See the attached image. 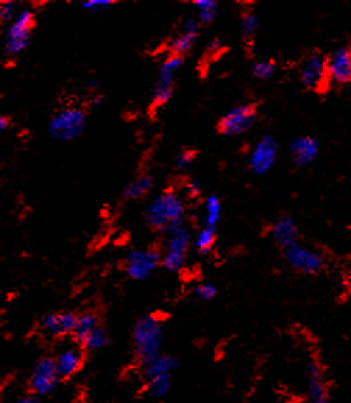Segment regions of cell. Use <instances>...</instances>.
<instances>
[{
    "instance_id": "obj_1",
    "label": "cell",
    "mask_w": 351,
    "mask_h": 403,
    "mask_svg": "<svg viewBox=\"0 0 351 403\" xmlns=\"http://www.w3.org/2000/svg\"><path fill=\"white\" fill-rule=\"evenodd\" d=\"M186 204L174 190H165L156 196L145 211V221L150 229L167 232L170 228L184 223Z\"/></svg>"
},
{
    "instance_id": "obj_2",
    "label": "cell",
    "mask_w": 351,
    "mask_h": 403,
    "mask_svg": "<svg viewBox=\"0 0 351 403\" xmlns=\"http://www.w3.org/2000/svg\"><path fill=\"white\" fill-rule=\"evenodd\" d=\"M165 341V325L156 315L141 317L133 329L134 354L140 366L147 364L162 352Z\"/></svg>"
},
{
    "instance_id": "obj_3",
    "label": "cell",
    "mask_w": 351,
    "mask_h": 403,
    "mask_svg": "<svg viewBox=\"0 0 351 403\" xmlns=\"http://www.w3.org/2000/svg\"><path fill=\"white\" fill-rule=\"evenodd\" d=\"M193 245V235L186 223L170 228L166 232L163 252H160V265L169 272L180 271Z\"/></svg>"
},
{
    "instance_id": "obj_4",
    "label": "cell",
    "mask_w": 351,
    "mask_h": 403,
    "mask_svg": "<svg viewBox=\"0 0 351 403\" xmlns=\"http://www.w3.org/2000/svg\"><path fill=\"white\" fill-rule=\"evenodd\" d=\"M87 127V112L78 106L60 109L50 119L48 132L57 141H71L78 139Z\"/></svg>"
},
{
    "instance_id": "obj_5",
    "label": "cell",
    "mask_w": 351,
    "mask_h": 403,
    "mask_svg": "<svg viewBox=\"0 0 351 403\" xmlns=\"http://www.w3.org/2000/svg\"><path fill=\"white\" fill-rule=\"evenodd\" d=\"M184 57L169 54L157 70L156 83L152 93V105L160 107L170 101L174 94V81L179 69L183 66Z\"/></svg>"
},
{
    "instance_id": "obj_6",
    "label": "cell",
    "mask_w": 351,
    "mask_h": 403,
    "mask_svg": "<svg viewBox=\"0 0 351 403\" xmlns=\"http://www.w3.org/2000/svg\"><path fill=\"white\" fill-rule=\"evenodd\" d=\"M258 120V106L255 103H243L226 112L218 122V132L222 136L236 137L246 132Z\"/></svg>"
},
{
    "instance_id": "obj_7",
    "label": "cell",
    "mask_w": 351,
    "mask_h": 403,
    "mask_svg": "<svg viewBox=\"0 0 351 403\" xmlns=\"http://www.w3.org/2000/svg\"><path fill=\"white\" fill-rule=\"evenodd\" d=\"M35 28V16L31 10H23L14 18L6 31L4 49L8 56L20 54L30 44L32 30Z\"/></svg>"
},
{
    "instance_id": "obj_8",
    "label": "cell",
    "mask_w": 351,
    "mask_h": 403,
    "mask_svg": "<svg viewBox=\"0 0 351 403\" xmlns=\"http://www.w3.org/2000/svg\"><path fill=\"white\" fill-rule=\"evenodd\" d=\"M286 262L297 272L304 275H316L325 268V258L321 252L304 245L295 243L285 249Z\"/></svg>"
},
{
    "instance_id": "obj_9",
    "label": "cell",
    "mask_w": 351,
    "mask_h": 403,
    "mask_svg": "<svg viewBox=\"0 0 351 403\" xmlns=\"http://www.w3.org/2000/svg\"><path fill=\"white\" fill-rule=\"evenodd\" d=\"M59 373L52 357H44L37 361L30 375V390L34 397H48L54 392L60 382Z\"/></svg>"
},
{
    "instance_id": "obj_10",
    "label": "cell",
    "mask_w": 351,
    "mask_h": 403,
    "mask_svg": "<svg viewBox=\"0 0 351 403\" xmlns=\"http://www.w3.org/2000/svg\"><path fill=\"white\" fill-rule=\"evenodd\" d=\"M160 265V252L156 249H134L127 254L124 269L134 281H145Z\"/></svg>"
},
{
    "instance_id": "obj_11",
    "label": "cell",
    "mask_w": 351,
    "mask_h": 403,
    "mask_svg": "<svg viewBox=\"0 0 351 403\" xmlns=\"http://www.w3.org/2000/svg\"><path fill=\"white\" fill-rule=\"evenodd\" d=\"M279 144L272 136H263L256 141L249 155V168L254 175H266L276 163Z\"/></svg>"
},
{
    "instance_id": "obj_12",
    "label": "cell",
    "mask_w": 351,
    "mask_h": 403,
    "mask_svg": "<svg viewBox=\"0 0 351 403\" xmlns=\"http://www.w3.org/2000/svg\"><path fill=\"white\" fill-rule=\"evenodd\" d=\"M301 84L315 93H322L329 87L328 73H326V56L322 53L309 54L300 71Z\"/></svg>"
},
{
    "instance_id": "obj_13",
    "label": "cell",
    "mask_w": 351,
    "mask_h": 403,
    "mask_svg": "<svg viewBox=\"0 0 351 403\" xmlns=\"http://www.w3.org/2000/svg\"><path fill=\"white\" fill-rule=\"evenodd\" d=\"M326 73L329 86H347L351 80V52L349 47H340L326 57Z\"/></svg>"
},
{
    "instance_id": "obj_14",
    "label": "cell",
    "mask_w": 351,
    "mask_h": 403,
    "mask_svg": "<svg viewBox=\"0 0 351 403\" xmlns=\"http://www.w3.org/2000/svg\"><path fill=\"white\" fill-rule=\"evenodd\" d=\"M307 395L308 403L329 402V388L323 367L316 360H311L307 367Z\"/></svg>"
},
{
    "instance_id": "obj_15",
    "label": "cell",
    "mask_w": 351,
    "mask_h": 403,
    "mask_svg": "<svg viewBox=\"0 0 351 403\" xmlns=\"http://www.w3.org/2000/svg\"><path fill=\"white\" fill-rule=\"evenodd\" d=\"M289 155L297 168L309 166L319 155V143L309 136H300L292 140Z\"/></svg>"
},
{
    "instance_id": "obj_16",
    "label": "cell",
    "mask_w": 351,
    "mask_h": 403,
    "mask_svg": "<svg viewBox=\"0 0 351 403\" xmlns=\"http://www.w3.org/2000/svg\"><path fill=\"white\" fill-rule=\"evenodd\" d=\"M273 240L283 249L290 247L300 240V226L297 221L290 215H282L272 226Z\"/></svg>"
},
{
    "instance_id": "obj_17",
    "label": "cell",
    "mask_w": 351,
    "mask_h": 403,
    "mask_svg": "<svg viewBox=\"0 0 351 403\" xmlns=\"http://www.w3.org/2000/svg\"><path fill=\"white\" fill-rule=\"evenodd\" d=\"M54 360L56 370L60 378H70L76 375L84 364V352L78 346H69L57 354Z\"/></svg>"
},
{
    "instance_id": "obj_18",
    "label": "cell",
    "mask_w": 351,
    "mask_h": 403,
    "mask_svg": "<svg viewBox=\"0 0 351 403\" xmlns=\"http://www.w3.org/2000/svg\"><path fill=\"white\" fill-rule=\"evenodd\" d=\"M77 314L74 313H59V314H48L42 318L41 327L50 335L63 337L73 332L76 325Z\"/></svg>"
},
{
    "instance_id": "obj_19",
    "label": "cell",
    "mask_w": 351,
    "mask_h": 403,
    "mask_svg": "<svg viewBox=\"0 0 351 403\" xmlns=\"http://www.w3.org/2000/svg\"><path fill=\"white\" fill-rule=\"evenodd\" d=\"M176 367H177V358L166 353H160L159 356L150 360L147 364L141 366L145 381L159 375H173Z\"/></svg>"
},
{
    "instance_id": "obj_20",
    "label": "cell",
    "mask_w": 351,
    "mask_h": 403,
    "mask_svg": "<svg viewBox=\"0 0 351 403\" xmlns=\"http://www.w3.org/2000/svg\"><path fill=\"white\" fill-rule=\"evenodd\" d=\"M98 327H100V318L97 314H94V313L77 314L76 325H74L71 335H73L74 341L78 345H81L87 339V337L90 334H93Z\"/></svg>"
},
{
    "instance_id": "obj_21",
    "label": "cell",
    "mask_w": 351,
    "mask_h": 403,
    "mask_svg": "<svg viewBox=\"0 0 351 403\" xmlns=\"http://www.w3.org/2000/svg\"><path fill=\"white\" fill-rule=\"evenodd\" d=\"M153 187V179L150 175H141L134 182H131L123 192V197L129 202H136L144 199L150 194Z\"/></svg>"
},
{
    "instance_id": "obj_22",
    "label": "cell",
    "mask_w": 351,
    "mask_h": 403,
    "mask_svg": "<svg viewBox=\"0 0 351 403\" xmlns=\"http://www.w3.org/2000/svg\"><path fill=\"white\" fill-rule=\"evenodd\" d=\"M222 218V202L218 196L210 194L205 200L203 206V226L216 229Z\"/></svg>"
},
{
    "instance_id": "obj_23",
    "label": "cell",
    "mask_w": 351,
    "mask_h": 403,
    "mask_svg": "<svg viewBox=\"0 0 351 403\" xmlns=\"http://www.w3.org/2000/svg\"><path fill=\"white\" fill-rule=\"evenodd\" d=\"M216 243V229L202 226L197 235L193 238V246L201 255H208L213 250Z\"/></svg>"
},
{
    "instance_id": "obj_24",
    "label": "cell",
    "mask_w": 351,
    "mask_h": 403,
    "mask_svg": "<svg viewBox=\"0 0 351 403\" xmlns=\"http://www.w3.org/2000/svg\"><path fill=\"white\" fill-rule=\"evenodd\" d=\"M172 377L173 375H159V377L145 381L147 392L150 398H155V399L165 398L172 388Z\"/></svg>"
},
{
    "instance_id": "obj_25",
    "label": "cell",
    "mask_w": 351,
    "mask_h": 403,
    "mask_svg": "<svg viewBox=\"0 0 351 403\" xmlns=\"http://www.w3.org/2000/svg\"><path fill=\"white\" fill-rule=\"evenodd\" d=\"M197 10V20L201 25H209L218 16L219 6L213 0H197L193 3Z\"/></svg>"
},
{
    "instance_id": "obj_26",
    "label": "cell",
    "mask_w": 351,
    "mask_h": 403,
    "mask_svg": "<svg viewBox=\"0 0 351 403\" xmlns=\"http://www.w3.org/2000/svg\"><path fill=\"white\" fill-rule=\"evenodd\" d=\"M197 38L187 35L184 33H180L172 42H170V54L184 57L187 53L193 51V47L196 44Z\"/></svg>"
},
{
    "instance_id": "obj_27",
    "label": "cell",
    "mask_w": 351,
    "mask_h": 403,
    "mask_svg": "<svg viewBox=\"0 0 351 403\" xmlns=\"http://www.w3.org/2000/svg\"><path fill=\"white\" fill-rule=\"evenodd\" d=\"M107 344H109V335L100 325L93 334L87 337V339L80 346L84 348L85 351H100Z\"/></svg>"
},
{
    "instance_id": "obj_28",
    "label": "cell",
    "mask_w": 351,
    "mask_h": 403,
    "mask_svg": "<svg viewBox=\"0 0 351 403\" xmlns=\"http://www.w3.org/2000/svg\"><path fill=\"white\" fill-rule=\"evenodd\" d=\"M251 71L256 80L265 81V80H269L275 74L276 63L273 60H259L252 64Z\"/></svg>"
},
{
    "instance_id": "obj_29",
    "label": "cell",
    "mask_w": 351,
    "mask_h": 403,
    "mask_svg": "<svg viewBox=\"0 0 351 403\" xmlns=\"http://www.w3.org/2000/svg\"><path fill=\"white\" fill-rule=\"evenodd\" d=\"M259 28V17L254 11H247L242 18V30L243 34L249 38H252Z\"/></svg>"
},
{
    "instance_id": "obj_30",
    "label": "cell",
    "mask_w": 351,
    "mask_h": 403,
    "mask_svg": "<svg viewBox=\"0 0 351 403\" xmlns=\"http://www.w3.org/2000/svg\"><path fill=\"white\" fill-rule=\"evenodd\" d=\"M194 295L197 296V299H200L201 302H212L218 295V289L213 284L203 282L194 288Z\"/></svg>"
},
{
    "instance_id": "obj_31",
    "label": "cell",
    "mask_w": 351,
    "mask_h": 403,
    "mask_svg": "<svg viewBox=\"0 0 351 403\" xmlns=\"http://www.w3.org/2000/svg\"><path fill=\"white\" fill-rule=\"evenodd\" d=\"M114 6L113 0H90L83 3V7L90 13H103Z\"/></svg>"
},
{
    "instance_id": "obj_32",
    "label": "cell",
    "mask_w": 351,
    "mask_h": 403,
    "mask_svg": "<svg viewBox=\"0 0 351 403\" xmlns=\"http://www.w3.org/2000/svg\"><path fill=\"white\" fill-rule=\"evenodd\" d=\"M16 4L13 1L0 3V24H7L14 18Z\"/></svg>"
},
{
    "instance_id": "obj_33",
    "label": "cell",
    "mask_w": 351,
    "mask_h": 403,
    "mask_svg": "<svg viewBox=\"0 0 351 403\" xmlns=\"http://www.w3.org/2000/svg\"><path fill=\"white\" fill-rule=\"evenodd\" d=\"M196 156H197L196 151H193V150H183L176 158V166L179 169H186L196 160Z\"/></svg>"
},
{
    "instance_id": "obj_34",
    "label": "cell",
    "mask_w": 351,
    "mask_h": 403,
    "mask_svg": "<svg viewBox=\"0 0 351 403\" xmlns=\"http://www.w3.org/2000/svg\"><path fill=\"white\" fill-rule=\"evenodd\" d=\"M201 24L200 21L196 18V17H189L184 20L183 23V28H182V33L187 34V35H191V37H198L200 34Z\"/></svg>"
},
{
    "instance_id": "obj_35",
    "label": "cell",
    "mask_w": 351,
    "mask_h": 403,
    "mask_svg": "<svg viewBox=\"0 0 351 403\" xmlns=\"http://www.w3.org/2000/svg\"><path fill=\"white\" fill-rule=\"evenodd\" d=\"M187 192L190 196L196 197V196H200L202 189H201V185L197 182V180H190L187 183Z\"/></svg>"
},
{
    "instance_id": "obj_36",
    "label": "cell",
    "mask_w": 351,
    "mask_h": 403,
    "mask_svg": "<svg viewBox=\"0 0 351 403\" xmlns=\"http://www.w3.org/2000/svg\"><path fill=\"white\" fill-rule=\"evenodd\" d=\"M8 126H10V119L3 116V115H0V133L4 132Z\"/></svg>"
},
{
    "instance_id": "obj_37",
    "label": "cell",
    "mask_w": 351,
    "mask_h": 403,
    "mask_svg": "<svg viewBox=\"0 0 351 403\" xmlns=\"http://www.w3.org/2000/svg\"><path fill=\"white\" fill-rule=\"evenodd\" d=\"M16 403H40V401L37 399V397H34V395H28V397H23V398H20V399H18Z\"/></svg>"
},
{
    "instance_id": "obj_38",
    "label": "cell",
    "mask_w": 351,
    "mask_h": 403,
    "mask_svg": "<svg viewBox=\"0 0 351 403\" xmlns=\"http://www.w3.org/2000/svg\"><path fill=\"white\" fill-rule=\"evenodd\" d=\"M98 87H100V84H98L97 80H93V81L88 84V88H90L91 91H98Z\"/></svg>"
},
{
    "instance_id": "obj_39",
    "label": "cell",
    "mask_w": 351,
    "mask_h": 403,
    "mask_svg": "<svg viewBox=\"0 0 351 403\" xmlns=\"http://www.w3.org/2000/svg\"><path fill=\"white\" fill-rule=\"evenodd\" d=\"M103 100H105V97H103L102 94H98V95H95V97H94L93 103H94V105H100V103H102V101H103Z\"/></svg>"
},
{
    "instance_id": "obj_40",
    "label": "cell",
    "mask_w": 351,
    "mask_h": 403,
    "mask_svg": "<svg viewBox=\"0 0 351 403\" xmlns=\"http://www.w3.org/2000/svg\"><path fill=\"white\" fill-rule=\"evenodd\" d=\"M73 403H88L84 398H80V399H76Z\"/></svg>"
}]
</instances>
